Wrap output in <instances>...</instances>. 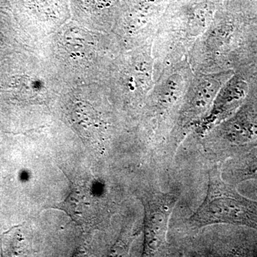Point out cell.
<instances>
[{"mask_svg": "<svg viewBox=\"0 0 257 257\" xmlns=\"http://www.w3.org/2000/svg\"><path fill=\"white\" fill-rule=\"evenodd\" d=\"M187 223L194 229L221 224L257 230V202L241 195L234 184L221 177V171L216 166L209 172L206 197Z\"/></svg>", "mask_w": 257, "mask_h": 257, "instance_id": "cell-1", "label": "cell"}, {"mask_svg": "<svg viewBox=\"0 0 257 257\" xmlns=\"http://www.w3.org/2000/svg\"><path fill=\"white\" fill-rule=\"evenodd\" d=\"M226 181L231 184L244 181L257 180V148L231 157L224 171Z\"/></svg>", "mask_w": 257, "mask_h": 257, "instance_id": "cell-5", "label": "cell"}, {"mask_svg": "<svg viewBox=\"0 0 257 257\" xmlns=\"http://www.w3.org/2000/svg\"><path fill=\"white\" fill-rule=\"evenodd\" d=\"M251 75H252L251 76V82H252L253 87H254L257 92V67Z\"/></svg>", "mask_w": 257, "mask_h": 257, "instance_id": "cell-7", "label": "cell"}, {"mask_svg": "<svg viewBox=\"0 0 257 257\" xmlns=\"http://www.w3.org/2000/svg\"><path fill=\"white\" fill-rule=\"evenodd\" d=\"M216 145L229 157L257 148V92L252 87L246 101L219 124Z\"/></svg>", "mask_w": 257, "mask_h": 257, "instance_id": "cell-2", "label": "cell"}, {"mask_svg": "<svg viewBox=\"0 0 257 257\" xmlns=\"http://www.w3.org/2000/svg\"><path fill=\"white\" fill-rule=\"evenodd\" d=\"M73 117L78 126L79 133L84 138L94 142L100 140V128L92 108L85 104H79L74 109Z\"/></svg>", "mask_w": 257, "mask_h": 257, "instance_id": "cell-6", "label": "cell"}, {"mask_svg": "<svg viewBox=\"0 0 257 257\" xmlns=\"http://www.w3.org/2000/svg\"><path fill=\"white\" fill-rule=\"evenodd\" d=\"M176 193L152 192L145 201V253L157 254L166 247L169 221L178 201Z\"/></svg>", "mask_w": 257, "mask_h": 257, "instance_id": "cell-3", "label": "cell"}, {"mask_svg": "<svg viewBox=\"0 0 257 257\" xmlns=\"http://www.w3.org/2000/svg\"><path fill=\"white\" fill-rule=\"evenodd\" d=\"M251 73L241 70L219 92L216 96L211 110L202 119L197 121V132L199 135H204L218 124L234 114L249 96L252 84H249Z\"/></svg>", "mask_w": 257, "mask_h": 257, "instance_id": "cell-4", "label": "cell"}]
</instances>
